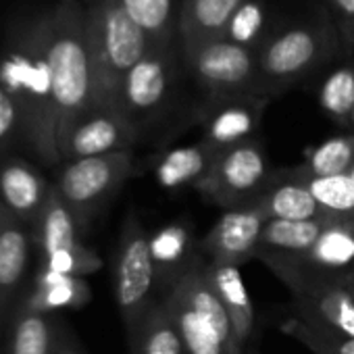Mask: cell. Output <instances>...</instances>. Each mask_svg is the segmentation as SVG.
Wrapping results in <instances>:
<instances>
[{
  "label": "cell",
  "instance_id": "cell-1",
  "mask_svg": "<svg viewBox=\"0 0 354 354\" xmlns=\"http://www.w3.org/2000/svg\"><path fill=\"white\" fill-rule=\"evenodd\" d=\"M0 84L17 106L21 146L48 167L61 165L48 63V9L7 28L0 48Z\"/></svg>",
  "mask_w": 354,
  "mask_h": 354
},
{
  "label": "cell",
  "instance_id": "cell-2",
  "mask_svg": "<svg viewBox=\"0 0 354 354\" xmlns=\"http://www.w3.org/2000/svg\"><path fill=\"white\" fill-rule=\"evenodd\" d=\"M48 63L53 75L57 142L61 148L69 129L82 117L96 111L86 9L77 0H57L48 9Z\"/></svg>",
  "mask_w": 354,
  "mask_h": 354
},
{
  "label": "cell",
  "instance_id": "cell-3",
  "mask_svg": "<svg viewBox=\"0 0 354 354\" xmlns=\"http://www.w3.org/2000/svg\"><path fill=\"white\" fill-rule=\"evenodd\" d=\"M86 34L94 69L96 111H117L127 73L154 42L136 26L119 0H96L86 9Z\"/></svg>",
  "mask_w": 354,
  "mask_h": 354
},
{
  "label": "cell",
  "instance_id": "cell-4",
  "mask_svg": "<svg viewBox=\"0 0 354 354\" xmlns=\"http://www.w3.org/2000/svg\"><path fill=\"white\" fill-rule=\"evenodd\" d=\"M186 354H244L230 315L213 292L205 265H192L171 286L165 300Z\"/></svg>",
  "mask_w": 354,
  "mask_h": 354
},
{
  "label": "cell",
  "instance_id": "cell-5",
  "mask_svg": "<svg viewBox=\"0 0 354 354\" xmlns=\"http://www.w3.org/2000/svg\"><path fill=\"white\" fill-rule=\"evenodd\" d=\"M133 171V152H113L67 160L57 173V190L84 232Z\"/></svg>",
  "mask_w": 354,
  "mask_h": 354
},
{
  "label": "cell",
  "instance_id": "cell-6",
  "mask_svg": "<svg viewBox=\"0 0 354 354\" xmlns=\"http://www.w3.org/2000/svg\"><path fill=\"white\" fill-rule=\"evenodd\" d=\"M269 269L290 288L298 319L354 337V298L348 275H323L300 265H271Z\"/></svg>",
  "mask_w": 354,
  "mask_h": 354
},
{
  "label": "cell",
  "instance_id": "cell-7",
  "mask_svg": "<svg viewBox=\"0 0 354 354\" xmlns=\"http://www.w3.org/2000/svg\"><path fill=\"white\" fill-rule=\"evenodd\" d=\"M80 234L77 219L53 184L46 207L32 230L40 269L75 277H86L102 269V259L82 242Z\"/></svg>",
  "mask_w": 354,
  "mask_h": 354
},
{
  "label": "cell",
  "instance_id": "cell-8",
  "mask_svg": "<svg viewBox=\"0 0 354 354\" xmlns=\"http://www.w3.org/2000/svg\"><path fill=\"white\" fill-rule=\"evenodd\" d=\"M115 302L131 337L148 313L150 294L156 283V271L150 254V236L138 221L127 217L121 230L117 257H115Z\"/></svg>",
  "mask_w": 354,
  "mask_h": 354
},
{
  "label": "cell",
  "instance_id": "cell-9",
  "mask_svg": "<svg viewBox=\"0 0 354 354\" xmlns=\"http://www.w3.org/2000/svg\"><path fill=\"white\" fill-rule=\"evenodd\" d=\"M267 186V154L257 142L248 140L217 152L211 171L196 190L223 209H240L250 207Z\"/></svg>",
  "mask_w": 354,
  "mask_h": 354
},
{
  "label": "cell",
  "instance_id": "cell-10",
  "mask_svg": "<svg viewBox=\"0 0 354 354\" xmlns=\"http://www.w3.org/2000/svg\"><path fill=\"white\" fill-rule=\"evenodd\" d=\"M184 57L198 84L219 100L257 96L263 86L257 53L225 38L186 48Z\"/></svg>",
  "mask_w": 354,
  "mask_h": 354
},
{
  "label": "cell",
  "instance_id": "cell-11",
  "mask_svg": "<svg viewBox=\"0 0 354 354\" xmlns=\"http://www.w3.org/2000/svg\"><path fill=\"white\" fill-rule=\"evenodd\" d=\"M327 38L317 26H292L263 42L257 50L263 86H286L308 73L323 57Z\"/></svg>",
  "mask_w": 354,
  "mask_h": 354
},
{
  "label": "cell",
  "instance_id": "cell-12",
  "mask_svg": "<svg viewBox=\"0 0 354 354\" xmlns=\"http://www.w3.org/2000/svg\"><path fill=\"white\" fill-rule=\"evenodd\" d=\"M173 86V55L169 44H154L127 73L119 94V113L136 127L160 111Z\"/></svg>",
  "mask_w": 354,
  "mask_h": 354
},
{
  "label": "cell",
  "instance_id": "cell-13",
  "mask_svg": "<svg viewBox=\"0 0 354 354\" xmlns=\"http://www.w3.org/2000/svg\"><path fill=\"white\" fill-rule=\"evenodd\" d=\"M138 127L117 111H92L82 117L61 142V160H77L131 150Z\"/></svg>",
  "mask_w": 354,
  "mask_h": 354
},
{
  "label": "cell",
  "instance_id": "cell-14",
  "mask_svg": "<svg viewBox=\"0 0 354 354\" xmlns=\"http://www.w3.org/2000/svg\"><path fill=\"white\" fill-rule=\"evenodd\" d=\"M53 184L30 160L9 154L0 160V207L30 232L38 223Z\"/></svg>",
  "mask_w": 354,
  "mask_h": 354
},
{
  "label": "cell",
  "instance_id": "cell-15",
  "mask_svg": "<svg viewBox=\"0 0 354 354\" xmlns=\"http://www.w3.org/2000/svg\"><path fill=\"white\" fill-rule=\"evenodd\" d=\"M267 217L257 207L227 209L205 236L203 248L215 263L244 265L254 259Z\"/></svg>",
  "mask_w": 354,
  "mask_h": 354
},
{
  "label": "cell",
  "instance_id": "cell-16",
  "mask_svg": "<svg viewBox=\"0 0 354 354\" xmlns=\"http://www.w3.org/2000/svg\"><path fill=\"white\" fill-rule=\"evenodd\" d=\"M32 248V232L0 207V304H3V317H7L24 296Z\"/></svg>",
  "mask_w": 354,
  "mask_h": 354
},
{
  "label": "cell",
  "instance_id": "cell-17",
  "mask_svg": "<svg viewBox=\"0 0 354 354\" xmlns=\"http://www.w3.org/2000/svg\"><path fill=\"white\" fill-rule=\"evenodd\" d=\"M265 104L267 100L261 96H240V98L219 100V106L213 111V115L207 121L205 142L215 152L248 142L261 123Z\"/></svg>",
  "mask_w": 354,
  "mask_h": 354
},
{
  "label": "cell",
  "instance_id": "cell-18",
  "mask_svg": "<svg viewBox=\"0 0 354 354\" xmlns=\"http://www.w3.org/2000/svg\"><path fill=\"white\" fill-rule=\"evenodd\" d=\"M337 221V219H333ZM331 221H267L257 259L271 265H300Z\"/></svg>",
  "mask_w": 354,
  "mask_h": 354
},
{
  "label": "cell",
  "instance_id": "cell-19",
  "mask_svg": "<svg viewBox=\"0 0 354 354\" xmlns=\"http://www.w3.org/2000/svg\"><path fill=\"white\" fill-rule=\"evenodd\" d=\"M5 352L3 354H55L61 344V327L48 313H38L19 300L5 317Z\"/></svg>",
  "mask_w": 354,
  "mask_h": 354
},
{
  "label": "cell",
  "instance_id": "cell-20",
  "mask_svg": "<svg viewBox=\"0 0 354 354\" xmlns=\"http://www.w3.org/2000/svg\"><path fill=\"white\" fill-rule=\"evenodd\" d=\"M252 207H257L267 221H333L294 173L277 184H269Z\"/></svg>",
  "mask_w": 354,
  "mask_h": 354
},
{
  "label": "cell",
  "instance_id": "cell-21",
  "mask_svg": "<svg viewBox=\"0 0 354 354\" xmlns=\"http://www.w3.org/2000/svg\"><path fill=\"white\" fill-rule=\"evenodd\" d=\"M205 273L213 292L217 294L219 302L230 315L238 344L244 348V344L248 342L254 329V306L246 290V283L242 279L240 267L209 261V265H205Z\"/></svg>",
  "mask_w": 354,
  "mask_h": 354
},
{
  "label": "cell",
  "instance_id": "cell-22",
  "mask_svg": "<svg viewBox=\"0 0 354 354\" xmlns=\"http://www.w3.org/2000/svg\"><path fill=\"white\" fill-rule=\"evenodd\" d=\"M244 0H184L180 17H177V34L182 48H192L203 42L223 38L232 15Z\"/></svg>",
  "mask_w": 354,
  "mask_h": 354
},
{
  "label": "cell",
  "instance_id": "cell-23",
  "mask_svg": "<svg viewBox=\"0 0 354 354\" xmlns=\"http://www.w3.org/2000/svg\"><path fill=\"white\" fill-rule=\"evenodd\" d=\"M90 298L92 290L84 277L38 269L30 290L24 292L19 300L38 313L53 315L55 310L82 308L90 302Z\"/></svg>",
  "mask_w": 354,
  "mask_h": 354
},
{
  "label": "cell",
  "instance_id": "cell-24",
  "mask_svg": "<svg viewBox=\"0 0 354 354\" xmlns=\"http://www.w3.org/2000/svg\"><path fill=\"white\" fill-rule=\"evenodd\" d=\"M217 152L205 142H196L190 146L173 148L162 154V158L154 167V180L165 190H180L186 186L196 188L215 160Z\"/></svg>",
  "mask_w": 354,
  "mask_h": 354
},
{
  "label": "cell",
  "instance_id": "cell-25",
  "mask_svg": "<svg viewBox=\"0 0 354 354\" xmlns=\"http://www.w3.org/2000/svg\"><path fill=\"white\" fill-rule=\"evenodd\" d=\"M315 273L346 277L354 273V221H331L300 263Z\"/></svg>",
  "mask_w": 354,
  "mask_h": 354
},
{
  "label": "cell",
  "instance_id": "cell-26",
  "mask_svg": "<svg viewBox=\"0 0 354 354\" xmlns=\"http://www.w3.org/2000/svg\"><path fill=\"white\" fill-rule=\"evenodd\" d=\"M194 236L186 223H169L150 236L156 281L173 286L194 263Z\"/></svg>",
  "mask_w": 354,
  "mask_h": 354
},
{
  "label": "cell",
  "instance_id": "cell-27",
  "mask_svg": "<svg viewBox=\"0 0 354 354\" xmlns=\"http://www.w3.org/2000/svg\"><path fill=\"white\" fill-rule=\"evenodd\" d=\"M133 354H186L182 335L167 304H152L129 337Z\"/></svg>",
  "mask_w": 354,
  "mask_h": 354
},
{
  "label": "cell",
  "instance_id": "cell-28",
  "mask_svg": "<svg viewBox=\"0 0 354 354\" xmlns=\"http://www.w3.org/2000/svg\"><path fill=\"white\" fill-rule=\"evenodd\" d=\"M298 180L310 190L319 207L331 217L339 221H354V184L350 173L327 175V177H310L300 171H294Z\"/></svg>",
  "mask_w": 354,
  "mask_h": 354
},
{
  "label": "cell",
  "instance_id": "cell-29",
  "mask_svg": "<svg viewBox=\"0 0 354 354\" xmlns=\"http://www.w3.org/2000/svg\"><path fill=\"white\" fill-rule=\"evenodd\" d=\"M125 13L154 44H171L177 32V17L173 0H119Z\"/></svg>",
  "mask_w": 354,
  "mask_h": 354
},
{
  "label": "cell",
  "instance_id": "cell-30",
  "mask_svg": "<svg viewBox=\"0 0 354 354\" xmlns=\"http://www.w3.org/2000/svg\"><path fill=\"white\" fill-rule=\"evenodd\" d=\"M354 165V133L350 136H333L321 142L308 154L304 167L298 171L310 177H327L350 173Z\"/></svg>",
  "mask_w": 354,
  "mask_h": 354
},
{
  "label": "cell",
  "instance_id": "cell-31",
  "mask_svg": "<svg viewBox=\"0 0 354 354\" xmlns=\"http://www.w3.org/2000/svg\"><path fill=\"white\" fill-rule=\"evenodd\" d=\"M319 106L335 123L350 125V115L354 109V67L344 65L331 71L317 94Z\"/></svg>",
  "mask_w": 354,
  "mask_h": 354
},
{
  "label": "cell",
  "instance_id": "cell-32",
  "mask_svg": "<svg viewBox=\"0 0 354 354\" xmlns=\"http://www.w3.org/2000/svg\"><path fill=\"white\" fill-rule=\"evenodd\" d=\"M267 28V11L259 3V0H244L238 7V11L232 15L223 38L248 48V50H259L263 46V34Z\"/></svg>",
  "mask_w": 354,
  "mask_h": 354
},
{
  "label": "cell",
  "instance_id": "cell-33",
  "mask_svg": "<svg viewBox=\"0 0 354 354\" xmlns=\"http://www.w3.org/2000/svg\"><path fill=\"white\" fill-rule=\"evenodd\" d=\"M281 329L292 335L294 339L302 342L310 352H321V354H354V337H348L344 333L315 327L298 317L286 321Z\"/></svg>",
  "mask_w": 354,
  "mask_h": 354
},
{
  "label": "cell",
  "instance_id": "cell-34",
  "mask_svg": "<svg viewBox=\"0 0 354 354\" xmlns=\"http://www.w3.org/2000/svg\"><path fill=\"white\" fill-rule=\"evenodd\" d=\"M21 144V121L11 94L0 84V160Z\"/></svg>",
  "mask_w": 354,
  "mask_h": 354
},
{
  "label": "cell",
  "instance_id": "cell-35",
  "mask_svg": "<svg viewBox=\"0 0 354 354\" xmlns=\"http://www.w3.org/2000/svg\"><path fill=\"white\" fill-rule=\"evenodd\" d=\"M339 36L348 46H354V0H327Z\"/></svg>",
  "mask_w": 354,
  "mask_h": 354
},
{
  "label": "cell",
  "instance_id": "cell-36",
  "mask_svg": "<svg viewBox=\"0 0 354 354\" xmlns=\"http://www.w3.org/2000/svg\"><path fill=\"white\" fill-rule=\"evenodd\" d=\"M55 354H82V352H80V350H77V348H75L67 337H63V339H61V344L57 346Z\"/></svg>",
  "mask_w": 354,
  "mask_h": 354
},
{
  "label": "cell",
  "instance_id": "cell-37",
  "mask_svg": "<svg viewBox=\"0 0 354 354\" xmlns=\"http://www.w3.org/2000/svg\"><path fill=\"white\" fill-rule=\"evenodd\" d=\"M3 325H5V317H3V304H0V354H3Z\"/></svg>",
  "mask_w": 354,
  "mask_h": 354
},
{
  "label": "cell",
  "instance_id": "cell-38",
  "mask_svg": "<svg viewBox=\"0 0 354 354\" xmlns=\"http://www.w3.org/2000/svg\"><path fill=\"white\" fill-rule=\"evenodd\" d=\"M348 286H350V292H352V298H354V275H348Z\"/></svg>",
  "mask_w": 354,
  "mask_h": 354
},
{
  "label": "cell",
  "instance_id": "cell-39",
  "mask_svg": "<svg viewBox=\"0 0 354 354\" xmlns=\"http://www.w3.org/2000/svg\"><path fill=\"white\" fill-rule=\"evenodd\" d=\"M350 127L354 129V109H352V115H350Z\"/></svg>",
  "mask_w": 354,
  "mask_h": 354
},
{
  "label": "cell",
  "instance_id": "cell-40",
  "mask_svg": "<svg viewBox=\"0 0 354 354\" xmlns=\"http://www.w3.org/2000/svg\"><path fill=\"white\" fill-rule=\"evenodd\" d=\"M350 177H352V184H354V165H352V169H350Z\"/></svg>",
  "mask_w": 354,
  "mask_h": 354
},
{
  "label": "cell",
  "instance_id": "cell-41",
  "mask_svg": "<svg viewBox=\"0 0 354 354\" xmlns=\"http://www.w3.org/2000/svg\"><path fill=\"white\" fill-rule=\"evenodd\" d=\"M313 354H321V352H313Z\"/></svg>",
  "mask_w": 354,
  "mask_h": 354
},
{
  "label": "cell",
  "instance_id": "cell-42",
  "mask_svg": "<svg viewBox=\"0 0 354 354\" xmlns=\"http://www.w3.org/2000/svg\"><path fill=\"white\" fill-rule=\"evenodd\" d=\"M352 275H354V273H352Z\"/></svg>",
  "mask_w": 354,
  "mask_h": 354
}]
</instances>
